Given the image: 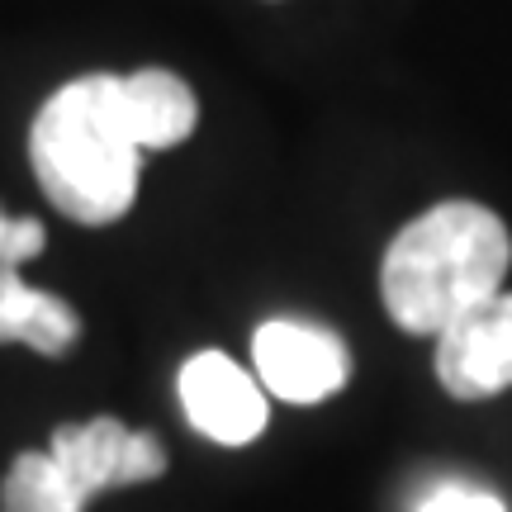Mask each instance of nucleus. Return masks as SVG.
I'll use <instances>...</instances> for the list:
<instances>
[{
    "label": "nucleus",
    "instance_id": "f257e3e1",
    "mask_svg": "<svg viewBox=\"0 0 512 512\" xmlns=\"http://www.w3.org/2000/svg\"><path fill=\"white\" fill-rule=\"evenodd\" d=\"M29 162L57 214L86 228L124 219L143 166V143L124 105V76L91 72L57 86L29 124Z\"/></svg>",
    "mask_w": 512,
    "mask_h": 512
},
{
    "label": "nucleus",
    "instance_id": "f03ea898",
    "mask_svg": "<svg viewBox=\"0 0 512 512\" xmlns=\"http://www.w3.org/2000/svg\"><path fill=\"white\" fill-rule=\"evenodd\" d=\"M512 266L508 223L475 200H441L389 242L380 299L413 337H437L460 313L494 299Z\"/></svg>",
    "mask_w": 512,
    "mask_h": 512
},
{
    "label": "nucleus",
    "instance_id": "7ed1b4c3",
    "mask_svg": "<svg viewBox=\"0 0 512 512\" xmlns=\"http://www.w3.org/2000/svg\"><path fill=\"white\" fill-rule=\"evenodd\" d=\"M62 484L72 498L86 508L95 494L128 489V484H152L166 475V446L152 432L124 427L119 418H91V422H67L57 427L48 441Z\"/></svg>",
    "mask_w": 512,
    "mask_h": 512
},
{
    "label": "nucleus",
    "instance_id": "20e7f679",
    "mask_svg": "<svg viewBox=\"0 0 512 512\" xmlns=\"http://www.w3.org/2000/svg\"><path fill=\"white\" fill-rule=\"evenodd\" d=\"M252 366L261 389L280 403H323L351 380V351L323 323L271 318L252 332Z\"/></svg>",
    "mask_w": 512,
    "mask_h": 512
},
{
    "label": "nucleus",
    "instance_id": "39448f33",
    "mask_svg": "<svg viewBox=\"0 0 512 512\" xmlns=\"http://www.w3.org/2000/svg\"><path fill=\"white\" fill-rule=\"evenodd\" d=\"M176 394L185 422L219 446H247L271 422V399L261 380L242 370L228 351H195L176 375Z\"/></svg>",
    "mask_w": 512,
    "mask_h": 512
},
{
    "label": "nucleus",
    "instance_id": "423d86ee",
    "mask_svg": "<svg viewBox=\"0 0 512 512\" xmlns=\"http://www.w3.org/2000/svg\"><path fill=\"white\" fill-rule=\"evenodd\" d=\"M437 380L451 399H494L512 389V294L460 313L446 332H437Z\"/></svg>",
    "mask_w": 512,
    "mask_h": 512
},
{
    "label": "nucleus",
    "instance_id": "0eeeda50",
    "mask_svg": "<svg viewBox=\"0 0 512 512\" xmlns=\"http://www.w3.org/2000/svg\"><path fill=\"white\" fill-rule=\"evenodd\" d=\"M124 105L133 119V133L143 152H166L181 147L195 124H200V100L190 91V81L166 67H143L124 76Z\"/></svg>",
    "mask_w": 512,
    "mask_h": 512
},
{
    "label": "nucleus",
    "instance_id": "6e6552de",
    "mask_svg": "<svg viewBox=\"0 0 512 512\" xmlns=\"http://www.w3.org/2000/svg\"><path fill=\"white\" fill-rule=\"evenodd\" d=\"M81 318L67 299L19 280V266H0V347H34L38 356H62L76 347Z\"/></svg>",
    "mask_w": 512,
    "mask_h": 512
},
{
    "label": "nucleus",
    "instance_id": "1a4fd4ad",
    "mask_svg": "<svg viewBox=\"0 0 512 512\" xmlns=\"http://www.w3.org/2000/svg\"><path fill=\"white\" fill-rule=\"evenodd\" d=\"M0 512H86L62 484L48 451H19L0 484Z\"/></svg>",
    "mask_w": 512,
    "mask_h": 512
},
{
    "label": "nucleus",
    "instance_id": "9d476101",
    "mask_svg": "<svg viewBox=\"0 0 512 512\" xmlns=\"http://www.w3.org/2000/svg\"><path fill=\"white\" fill-rule=\"evenodd\" d=\"M418 512H508V503H503L494 489H479V484L451 479V484H437L432 494L422 498Z\"/></svg>",
    "mask_w": 512,
    "mask_h": 512
},
{
    "label": "nucleus",
    "instance_id": "9b49d317",
    "mask_svg": "<svg viewBox=\"0 0 512 512\" xmlns=\"http://www.w3.org/2000/svg\"><path fill=\"white\" fill-rule=\"evenodd\" d=\"M43 223L38 219H10L5 209H0V266H24V261H34L43 252Z\"/></svg>",
    "mask_w": 512,
    "mask_h": 512
}]
</instances>
